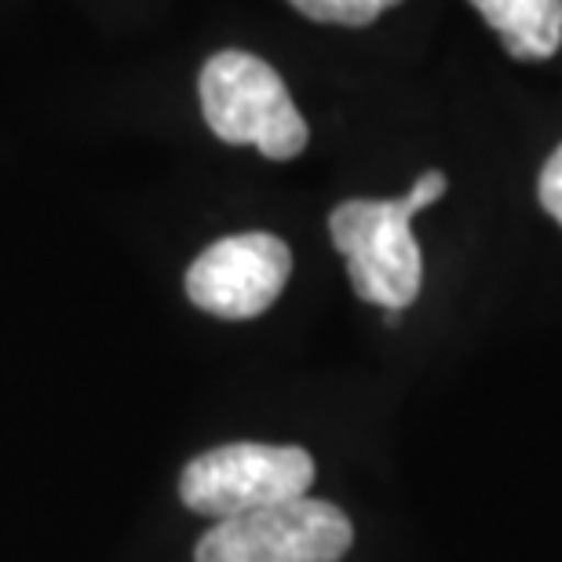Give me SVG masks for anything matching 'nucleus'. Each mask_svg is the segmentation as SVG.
<instances>
[{
  "label": "nucleus",
  "mask_w": 562,
  "mask_h": 562,
  "mask_svg": "<svg viewBox=\"0 0 562 562\" xmlns=\"http://www.w3.org/2000/svg\"><path fill=\"white\" fill-rule=\"evenodd\" d=\"M300 15L314 22H333V26H369L384 11L398 8L402 0H289Z\"/></svg>",
  "instance_id": "0eeeda50"
},
{
  "label": "nucleus",
  "mask_w": 562,
  "mask_h": 562,
  "mask_svg": "<svg viewBox=\"0 0 562 562\" xmlns=\"http://www.w3.org/2000/svg\"><path fill=\"white\" fill-rule=\"evenodd\" d=\"M512 59H552L562 48V0H471Z\"/></svg>",
  "instance_id": "423d86ee"
},
{
  "label": "nucleus",
  "mask_w": 562,
  "mask_h": 562,
  "mask_svg": "<svg viewBox=\"0 0 562 562\" xmlns=\"http://www.w3.org/2000/svg\"><path fill=\"white\" fill-rule=\"evenodd\" d=\"M537 194H541V205H544L548 216H552L555 223H562V146L544 161Z\"/></svg>",
  "instance_id": "6e6552de"
},
{
  "label": "nucleus",
  "mask_w": 562,
  "mask_h": 562,
  "mask_svg": "<svg viewBox=\"0 0 562 562\" xmlns=\"http://www.w3.org/2000/svg\"><path fill=\"white\" fill-rule=\"evenodd\" d=\"M314 457L300 446L231 442L194 457L179 475V501L209 519L307 497Z\"/></svg>",
  "instance_id": "20e7f679"
},
{
  "label": "nucleus",
  "mask_w": 562,
  "mask_h": 562,
  "mask_svg": "<svg viewBox=\"0 0 562 562\" xmlns=\"http://www.w3.org/2000/svg\"><path fill=\"white\" fill-rule=\"evenodd\" d=\"M355 544L351 519L329 501H281L220 519L194 562H340Z\"/></svg>",
  "instance_id": "7ed1b4c3"
},
{
  "label": "nucleus",
  "mask_w": 562,
  "mask_h": 562,
  "mask_svg": "<svg viewBox=\"0 0 562 562\" xmlns=\"http://www.w3.org/2000/svg\"><path fill=\"white\" fill-rule=\"evenodd\" d=\"M292 274L289 245L274 234H231L209 245L187 271V296L212 318L249 322L274 307Z\"/></svg>",
  "instance_id": "39448f33"
},
{
  "label": "nucleus",
  "mask_w": 562,
  "mask_h": 562,
  "mask_svg": "<svg viewBox=\"0 0 562 562\" xmlns=\"http://www.w3.org/2000/svg\"><path fill=\"white\" fill-rule=\"evenodd\" d=\"M442 172H424L406 198L344 201L333 209L329 234L347 260V278L366 303L398 314L417 303L424 285V256L413 238V216L446 194Z\"/></svg>",
  "instance_id": "f257e3e1"
},
{
  "label": "nucleus",
  "mask_w": 562,
  "mask_h": 562,
  "mask_svg": "<svg viewBox=\"0 0 562 562\" xmlns=\"http://www.w3.org/2000/svg\"><path fill=\"white\" fill-rule=\"evenodd\" d=\"M201 110L223 143H252L271 161H292L307 146V121L274 66L249 52H216L198 77Z\"/></svg>",
  "instance_id": "f03ea898"
}]
</instances>
